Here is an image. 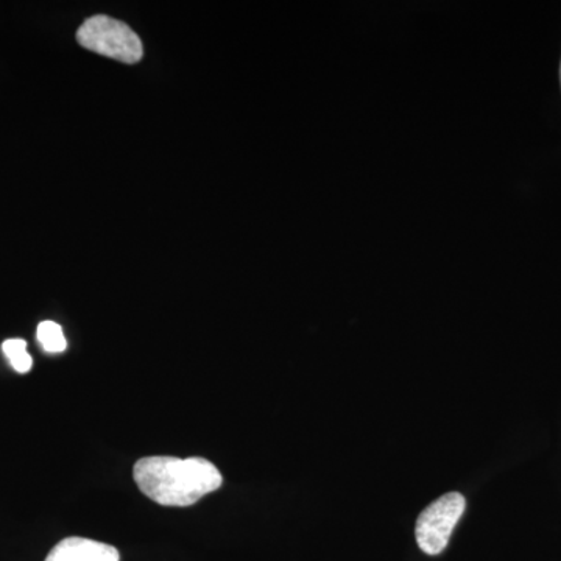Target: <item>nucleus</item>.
I'll use <instances>...</instances> for the list:
<instances>
[{"instance_id":"5","label":"nucleus","mask_w":561,"mask_h":561,"mask_svg":"<svg viewBox=\"0 0 561 561\" xmlns=\"http://www.w3.org/2000/svg\"><path fill=\"white\" fill-rule=\"evenodd\" d=\"M36 337H38V342L41 343V346H43V350L50 354L62 353V351L66 350V346H68V342H66L60 324L55 323V321L47 320L39 323L38 331H36Z\"/></svg>"},{"instance_id":"4","label":"nucleus","mask_w":561,"mask_h":561,"mask_svg":"<svg viewBox=\"0 0 561 561\" xmlns=\"http://www.w3.org/2000/svg\"><path fill=\"white\" fill-rule=\"evenodd\" d=\"M46 561H121L113 546L88 538L70 537L51 549Z\"/></svg>"},{"instance_id":"3","label":"nucleus","mask_w":561,"mask_h":561,"mask_svg":"<svg viewBox=\"0 0 561 561\" xmlns=\"http://www.w3.org/2000/svg\"><path fill=\"white\" fill-rule=\"evenodd\" d=\"M467 508L463 494L446 493L427 505L416 519L415 537L421 551L438 556L445 551L457 523Z\"/></svg>"},{"instance_id":"1","label":"nucleus","mask_w":561,"mask_h":561,"mask_svg":"<svg viewBox=\"0 0 561 561\" xmlns=\"http://www.w3.org/2000/svg\"><path fill=\"white\" fill-rule=\"evenodd\" d=\"M133 476L139 490L164 507H190L224 483L216 465L202 457H144L136 461Z\"/></svg>"},{"instance_id":"2","label":"nucleus","mask_w":561,"mask_h":561,"mask_svg":"<svg viewBox=\"0 0 561 561\" xmlns=\"http://www.w3.org/2000/svg\"><path fill=\"white\" fill-rule=\"evenodd\" d=\"M77 41L84 49L127 65H135L144 55L142 41L136 32L125 22L103 14L84 21L77 32Z\"/></svg>"},{"instance_id":"7","label":"nucleus","mask_w":561,"mask_h":561,"mask_svg":"<svg viewBox=\"0 0 561 561\" xmlns=\"http://www.w3.org/2000/svg\"><path fill=\"white\" fill-rule=\"evenodd\" d=\"M560 77H561V69H560Z\"/></svg>"},{"instance_id":"6","label":"nucleus","mask_w":561,"mask_h":561,"mask_svg":"<svg viewBox=\"0 0 561 561\" xmlns=\"http://www.w3.org/2000/svg\"><path fill=\"white\" fill-rule=\"evenodd\" d=\"M2 351L14 370L18 373L32 370L33 359L27 353V342L21 341V339H10V341L3 342Z\"/></svg>"}]
</instances>
